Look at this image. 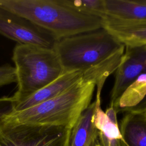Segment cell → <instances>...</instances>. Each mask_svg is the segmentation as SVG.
I'll use <instances>...</instances> for the list:
<instances>
[{
	"label": "cell",
	"instance_id": "cell-1",
	"mask_svg": "<svg viewBox=\"0 0 146 146\" xmlns=\"http://www.w3.org/2000/svg\"><path fill=\"white\" fill-rule=\"evenodd\" d=\"M0 9L29 20L57 40L103 28L102 18L79 13L62 0H0Z\"/></svg>",
	"mask_w": 146,
	"mask_h": 146
},
{
	"label": "cell",
	"instance_id": "cell-2",
	"mask_svg": "<svg viewBox=\"0 0 146 146\" xmlns=\"http://www.w3.org/2000/svg\"><path fill=\"white\" fill-rule=\"evenodd\" d=\"M95 83L82 78L62 94L30 108L14 111L3 122L72 128L92 103Z\"/></svg>",
	"mask_w": 146,
	"mask_h": 146
},
{
	"label": "cell",
	"instance_id": "cell-3",
	"mask_svg": "<svg viewBox=\"0 0 146 146\" xmlns=\"http://www.w3.org/2000/svg\"><path fill=\"white\" fill-rule=\"evenodd\" d=\"M12 59L15 64L17 90L13 96L16 105L51 83L63 73L54 48L31 44H17Z\"/></svg>",
	"mask_w": 146,
	"mask_h": 146
},
{
	"label": "cell",
	"instance_id": "cell-4",
	"mask_svg": "<svg viewBox=\"0 0 146 146\" xmlns=\"http://www.w3.org/2000/svg\"><path fill=\"white\" fill-rule=\"evenodd\" d=\"M124 48V44L103 27L60 39L54 49L66 72L85 71Z\"/></svg>",
	"mask_w": 146,
	"mask_h": 146
},
{
	"label": "cell",
	"instance_id": "cell-5",
	"mask_svg": "<svg viewBox=\"0 0 146 146\" xmlns=\"http://www.w3.org/2000/svg\"><path fill=\"white\" fill-rule=\"evenodd\" d=\"M71 128L64 126L0 125V146H70Z\"/></svg>",
	"mask_w": 146,
	"mask_h": 146
},
{
	"label": "cell",
	"instance_id": "cell-6",
	"mask_svg": "<svg viewBox=\"0 0 146 146\" xmlns=\"http://www.w3.org/2000/svg\"><path fill=\"white\" fill-rule=\"evenodd\" d=\"M0 34L19 44L54 48L55 36L29 20L11 11L0 9Z\"/></svg>",
	"mask_w": 146,
	"mask_h": 146
},
{
	"label": "cell",
	"instance_id": "cell-7",
	"mask_svg": "<svg viewBox=\"0 0 146 146\" xmlns=\"http://www.w3.org/2000/svg\"><path fill=\"white\" fill-rule=\"evenodd\" d=\"M144 74H146V44L125 46L122 60L115 71L110 104L114 106L125 89Z\"/></svg>",
	"mask_w": 146,
	"mask_h": 146
},
{
	"label": "cell",
	"instance_id": "cell-8",
	"mask_svg": "<svg viewBox=\"0 0 146 146\" xmlns=\"http://www.w3.org/2000/svg\"><path fill=\"white\" fill-rule=\"evenodd\" d=\"M101 93L102 91L96 90L93 116L94 123L99 132V140L102 146H122L116 111L111 104L106 111L102 109Z\"/></svg>",
	"mask_w": 146,
	"mask_h": 146
},
{
	"label": "cell",
	"instance_id": "cell-9",
	"mask_svg": "<svg viewBox=\"0 0 146 146\" xmlns=\"http://www.w3.org/2000/svg\"><path fill=\"white\" fill-rule=\"evenodd\" d=\"M82 75L83 71H81L63 72L54 81L39 90L25 101L17 104L14 111L30 108L62 94L79 82L82 78Z\"/></svg>",
	"mask_w": 146,
	"mask_h": 146
},
{
	"label": "cell",
	"instance_id": "cell-10",
	"mask_svg": "<svg viewBox=\"0 0 146 146\" xmlns=\"http://www.w3.org/2000/svg\"><path fill=\"white\" fill-rule=\"evenodd\" d=\"M103 27L125 46L146 44V21H124L105 18Z\"/></svg>",
	"mask_w": 146,
	"mask_h": 146
},
{
	"label": "cell",
	"instance_id": "cell-11",
	"mask_svg": "<svg viewBox=\"0 0 146 146\" xmlns=\"http://www.w3.org/2000/svg\"><path fill=\"white\" fill-rule=\"evenodd\" d=\"M124 113L119 125L122 146H146V115L137 112Z\"/></svg>",
	"mask_w": 146,
	"mask_h": 146
},
{
	"label": "cell",
	"instance_id": "cell-12",
	"mask_svg": "<svg viewBox=\"0 0 146 146\" xmlns=\"http://www.w3.org/2000/svg\"><path fill=\"white\" fill-rule=\"evenodd\" d=\"M104 4L107 18L124 21H146V3L141 0H104Z\"/></svg>",
	"mask_w": 146,
	"mask_h": 146
},
{
	"label": "cell",
	"instance_id": "cell-13",
	"mask_svg": "<svg viewBox=\"0 0 146 146\" xmlns=\"http://www.w3.org/2000/svg\"><path fill=\"white\" fill-rule=\"evenodd\" d=\"M95 102L81 113L71 128L70 146H91L98 137L99 132L94 123Z\"/></svg>",
	"mask_w": 146,
	"mask_h": 146
},
{
	"label": "cell",
	"instance_id": "cell-14",
	"mask_svg": "<svg viewBox=\"0 0 146 146\" xmlns=\"http://www.w3.org/2000/svg\"><path fill=\"white\" fill-rule=\"evenodd\" d=\"M146 95V74L139 75L123 92L114 107L116 112L130 108L140 103Z\"/></svg>",
	"mask_w": 146,
	"mask_h": 146
},
{
	"label": "cell",
	"instance_id": "cell-15",
	"mask_svg": "<svg viewBox=\"0 0 146 146\" xmlns=\"http://www.w3.org/2000/svg\"><path fill=\"white\" fill-rule=\"evenodd\" d=\"M67 6L91 16L104 19L106 17L104 0H62Z\"/></svg>",
	"mask_w": 146,
	"mask_h": 146
},
{
	"label": "cell",
	"instance_id": "cell-16",
	"mask_svg": "<svg viewBox=\"0 0 146 146\" xmlns=\"http://www.w3.org/2000/svg\"><path fill=\"white\" fill-rule=\"evenodd\" d=\"M13 83H17L15 67L9 64L0 66V88Z\"/></svg>",
	"mask_w": 146,
	"mask_h": 146
},
{
	"label": "cell",
	"instance_id": "cell-17",
	"mask_svg": "<svg viewBox=\"0 0 146 146\" xmlns=\"http://www.w3.org/2000/svg\"><path fill=\"white\" fill-rule=\"evenodd\" d=\"M16 102L13 96H3L0 98V125L14 111Z\"/></svg>",
	"mask_w": 146,
	"mask_h": 146
},
{
	"label": "cell",
	"instance_id": "cell-18",
	"mask_svg": "<svg viewBox=\"0 0 146 146\" xmlns=\"http://www.w3.org/2000/svg\"><path fill=\"white\" fill-rule=\"evenodd\" d=\"M145 108H146V95L145 96L144 99L141 100V102L140 103H139L137 106H136L130 108L125 109V110H123L122 112H125L131 111V112H140L144 111Z\"/></svg>",
	"mask_w": 146,
	"mask_h": 146
},
{
	"label": "cell",
	"instance_id": "cell-19",
	"mask_svg": "<svg viewBox=\"0 0 146 146\" xmlns=\"http://www.w3.org/2000/svg\"><path fill=\"white\" fill-rule=\"evenodd\" d=\"M91 146H102L100 143V141L99 140V137H98L95 140V141L92 143V144L91 145Z\"/></svg>",
	"mask_w": 146,
	"mask_h": 146
},
{
	"label": "cell",
	"instance_id": "cell-20",
	"mask_svg": "<svg viewBox=\"0 0 146 146\" xmlns=\"http://www.w3.org/2000/svg\"><path fill=\"white\" fill-rule=\"evenodd\" d=\"M141 112V113H143V114H144L145 115H146V108H145L144 111H141V112Z\"/></svg>",
	"mask_w": 146,
	"mask_h": 146
},
{
	"label": "cell",
	"instance_id": "cell-21",
	"mask_svg": "<svg viewBox=\"0 0 146 146\" xmlns=\"http://www.w3.org/2000/svg\"><path fill=\"white\" fill-rule=\"evenodd\" d=\"M144 3H146V0H141Z\"/></svg>",
	"mask_w": 146,
	"mask_h": 146
}]
</instances>
